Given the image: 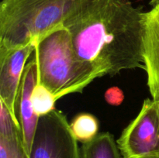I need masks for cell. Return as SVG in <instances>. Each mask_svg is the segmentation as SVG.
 I'll return each mask as SVG.
<instances>
[{
	"instance_id": "cell-1",
	"label": "cell",
	"mask_w": 159,
	"mask_h": 158,
	"mask_svg": "<svg viewBox=\"0 0 159 158\" xmlns=\"http://www.w3.org/2000/svg\"><path fill=\"white\" fill-rule=\"evenodd\" d=\"M143 13L130 0H89L64 26L99 77L144 68Z\"/></svg>"
},
{
	"instance_id": "cell-2",
	"label": "cell",
	"mask_w": 159,
	"mask_h": 158,
	"mask_svg": "<svg viewBox=\"0 0 159 158\" xmlns=\"http://www.w3.org/2000/svg\"><path fill=\"white\" fill-rule=\"evenodd\" d=\"M89 0H2L0 51L34 43L63 27Z\"/></svg>"
},
{
	"instance_id": "cell-3",
	"label": "cell",
	"mask_w": 159,
	"mask_h": 158,
	"mask_svg": "<svg viewBox=\"0 0 159 158\" xmlns=\"http://www.w3.org/2000/svg\"><path fill=\"white\" fill-rule=\"evenodd\" d=\"M37 67L38 84L58 100L73 93L82 92L96 73L79 59L70 33L63 26L36 42L32 54Z\"/></svg>"
},
{
	"instance_id": "cell-4",
	"label": "cell",
	"mask_w": 159,
	"mask_h": 158,
	"mask_svg": "<svg viewBox=\"0 0 159 158\" xmlns=\"http://www.w3.org/2000/svg\"><path fill=\"white\" fill-rule=\"evenodd\" d=\"M62 112L39 117L30 158H82L80 147Z\"/></svg>"
},
{
	"instance_id": "cell-5",
	"label": "cell",
	"mask_w": 159,
	"mask_h": 158,
	"mask_svg": "<svg viewBox=\"0 0 159 158\" xmlns=\"http://www.w3.org/2000/svg\"><path fill=\"white\" fill-rule=\"evenodd\" d=\"M116 143L124 158H159V117L153 99L144 101Z\"/></svg>"
},
{
	"instance_id": "cell-6",
	"label": "cell",
	"mask_w": 159,
	"mask_h": 158,
	"mask_svg": "<svg viewBox=\"0 0 159 158\" xmlns=\"http://www.w3.org/2000/svg\"><path fill=\"white\" fill-rule=\"evenodd\" d=\"M34 50L35 44L29 43L9 50L0 51V101L7 107L20 127L16 113L17 94L25 66Z\"/></svg>"
},
{
	"instance_id": "cell-7",
	"label": "cell",
	"mask_w": 159,
	"mask_h": 158,
	"mask_svg": "<svg viewBox=\"0 0 159 158\" xmlns=\"http://www.w3.org/2000/svg\"><path fill=\"white\" fill-rule=\"evenodd\" d=\"M152 9L143 13V60L152 99H159V0H151Z\"/></svg>"
},
{
	"instance_id": "cell-8",
	"label": "cell",
	"mask_w": 159,
	"mask_h": 158,
	"mask_svg": "<svg viewBox=\"0 0 159 158\" xmlns=\"http://www.w3.org/2000/svg\"><path fill=\"white\" fill-rule=\"evenodd\" d=\"M37 84V67L35 60L32 57L25 66L16 103V117L21 128L23 144L28 155L30 153L39 119L34 112L31 101L32 92Z\"/></svg>"
},
{
	"instance_id": "cell-9",
	"label": "cell",
	"mask_w": 159,
	"mask_h": 158,
	"mask_svg": "<svg viewBox=\"0 0 159 158\" xmlns=\"http://www.w3.org/2000/svg\"><path fill=\"white\" fill-rule=\"evenodd\" d=\"M82 158H124L113 134L104 132L98 133L92 140L80 147Z\"/></svg>"
},
{
	"instance_id": "cell-10",
	"label": "cell",
	"mask_w": 159,
	"mask_h": 158,
	"mask_svg": "<svg viewBox=\"0 0 159 158\" xmlns=\"http://www.w3.org/2000/svg\"><path fill=\"white\" fill-rule=\"evenodd\" d=\"M70 126L75 137L82 143L92 140L99 133V121L89 113L77 115L70 123Z\"/></svg>"
},
{
	"instance_id": "cell-11",
	"label": "cell",
	"mask_w": 159,
	"mask_h": 158,
	"mask_svg": "<svg viewBox=\"0 0 159 158\" xmlns=\"http://www.w3.org/2000/svg\"><path fill=\"white\" fill-rule=\"evenodd\" d=\"M0 158H30L23 144L20 129L0 135Z\"/></svg>"
},
{
	"instance_id": "cell-12",
	"label": "cell",
	"mask_w": 159,
	"mask_h": 158,
	"mask_svg": "<svg viewBox=\"0 0 159 158\" xmlns=\"http://www.w3.org/2000/svg\"><path fill=\"white\" fill-rule=\"evenodd\" d=\"M31 101L34 112L38 117L54 110L55 108V102H57L52 93L39 84L36 85L33 91Z\"/></svg>"
},
{
	"instance_id": "cell-13",
	"label": "cell",
	"mask_w": 159,
	"mask_h": 158,
	"mask_svg": "<svg viewBox=\"0 0 159 158\" xmlns=\"http://www.w3.org/2000/svg\"><path fill=\"white\" fill-rule=\"evenodd\" d=\"M105 100L109 105L118 106L121 105L124 100V93L118 87H111L105 92Z\"/></svg>"
},
{
	"instance_id": "cell-14",
	"label": "cell",
	"mask_w": 159,
	"mask_h": 158,
	"mask_svg": "<svg viewBox=\"0 0 159 158\" xmlns=\"http://www.w3.org/2000/svg\"><path fill=\"white\" fill-rule=\"evenodd\" d=\"M154 101H155V105H156L157 111H158V117H159V99L158 100H154Z\"/></svg>"
}]
</instances>
